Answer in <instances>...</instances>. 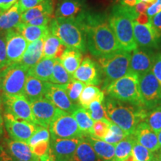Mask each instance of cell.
<instances>
[{"label":"cell","instance_id":"cell-1","mask_svg":"<svg viewBox=\"0 0 161 161\" xmlns=\"http://www.w3.org/2000/svg\"><path fill=\"white\" fill-rule=\"evenodd\" d=\"M77 21L85 32L86 48L92 55L98 58L122 50L106 15L86 11Z\"/></svg>","mask_w":161,"mask_h":161},{"label":"cell","instance_id":"cell-2","mask_svg":"<svg viewBox=\"0 0 161 161\" xmlns=\"http://www.w3.org/2000/svg\"><path fill=\"white\" fill-rule=\"evenodd\" d=\"M138 13L134 7L117 4L112 8L108 16V22L121 49L126 52L134 51L138 47L134 34V22Z\"/></svg>","mask_w":161,"mask_h":161},{"label":"cell","instance_id":"cell-3","mask_svg":"<svg viewBox=\"0 0 161 161\" xmlns=\"http://www.w3.org/2000/svg\"><path fill=\"white\" fill-rule=\"evenodd\" d=\"M104 104L108 119L122 128L128 135L134 134L136 126L144 122L148 114L143 108L110 96L104 98Z\"/></svg>","mask_w":161,"mask_h":161},{"label":"cell","instance_id":"cell-4","mask_svg":"<svg viewBox=\"0 0 161 161\" xmlns=\"http://www.w3.org/2000/svg\"><path fill=\"white\" fill-rule=\"evenodd\" d=\"M49 31L67 48L86 52V40L83 28L78 21L53 17L49 24Z\"/></svg>","mask_w":161,"mask_h":161},{"label":"cell","instance_id":"cell-5","mask_svg":"<svg viewBox=\"0 0 161 161\" xmlns=\"http://www.w3.org/2000/svg\"><path fill=\"white\" fill-rule=\"evenodd\" d=\"M139 78L140 76L135 72L129 71L109 84L104 92L115 99L143 108L139 90Z\"/></svg>","mask_w":161,"mask_h":161},{"label":"cell","instance_id":"cell-6","mask_svg":"<svg viewBox=\"0 0 161 161\" xmlns=\"http://www.w3.org/2000/svg\"><path fill=\"white\" fill-rule=\"evenodd\" d=\"M130 52L120 50L111 55L98 58L103 77V90L110 84L129 72Z\"/></svg>","mask_w":161,"mask_h":161},{"label":"cell","instance_id":"cell-7","mask_svg":"<svg viewBox=\"0 0 161 161\" xmlns=\"http://www.w3.org/2000/svg\"><path fill=\"white\" fill-rule=\"evenodd\" d=\"M29 68L20 63L5 66L1 70L2 94L8 96H24Z\"/></svg>","mask_w":161,"mask_h":161},{"label":"cell","instance_id":"cell-8","mask_svg":"<svg viewBox=\"0 0 161 161\" xmlns=\"http://www.w3.org/2000/svg\"><path fill=\"white\" fill-rule=\"evenodd\" d=\"M50 139L82 138L84 134L69 113L59 109L49 126Z\"/></svg>","mask_w":161,"mask_h":161},{"label":"cell","instance_id":"cell-9","mask_svg":"<svg viewBox=\"0 0 161 161\" xmlns=\"http://www.w3.org/2000/svg\"><path fill=\"white\" fill-rule=\"evenodd\" d=\"M139 90L145 109H153L161 104V84L151 70L140 76Z\"/></svg>","mask_w":161,"mask_h":161},{"label":"cell","instance_id":"cell-10","mask_svg":"<svg viewBox=\"0 0 161 161\" xmlns=\"http://www.w3.org/2000/svg\"><path fill=\"white\" fill-rule=\"evenodd\" d=\"M4 112L11 114L15 119L37 125L29 101L25 96H8L2 94Z\"/></svg>","mask_w":161,"mask_h":161},{"label":"cell","instance_id":"cell-11","mask_svg":"<svg viewBox=\"0 0 161 161\" xmlns=\"http://www.w3.org/2000/svg\"><path fill=\"white\" fill-rule=\"evenodd\" d=\"M4 125L11 140L28 143L37 129V125L17 119L11 114L4 112Z\"/></svg>","mask_w":161,"mask_h":161},{"label":"cell","instance_id":"cell-12","mask_svg":"<svg viewBox=\"0 0 161 161\" xmlns=\"http://www.w3.org/2000/svg\"><path fill=\"white\" fill-rule=\"evenodd\" d=\"M134 34L138 47L152 50L159 49L161 46V32L149 23L139 24L134 22Z\"/></svg>","mask_w":161,"mask_h":161},{"label":"cell","instance_id":"cell-13","mask_svg":"<svg viewBox=\"0 0 161 161\" xmlns=\"http://www.w3.org/2000/svg\"><path fill=\"white\" fill-rule=\"evenodd\" d=\"M102 78L99 64L88 56L83 58L80 66L72 75V78L83 82L86 85H100Z\"/></svg>","mask_w":161,"mask_h":161},{"label":"cell","instance_id":"cell-14","mask_svg":"<svg viewBox=\"0 0 161 161\" xmlns=\"http://www.w3.org/2000/svg\"><path fill=\"white\" fill-rule=\"evenodd\" d=\"M6 52L8 65L19 63L27 49L29 43L16 29L5 33Z\"/></svg>","mask_w":161,"mask_h":161},{"label":"cell","instance_id":"cell-15","mask_svg":"<svg viewBox=\"0 0 161 161\" xmlns=\"http://www.w3.org/2000/svg\"><path fill=\"white\" fill-rule=\"evenodd\" d=\"M37 125L47 128L59 110L51 101L43 97L30 102Z\"/></svg>","mask_w":161,"mask_h":161},{"label":"cell","instance_id":"cell-16","mask_svg":"<svg viewBox=\"0 0 161 161\" xmlns=\"http://www.w3.org/2000/svg\"><path fill=\"white\" fill-rule=\"evenodd\" d=\"M44 97L49 99L59 109L72 114V113L79 106L72 103L66 93L65 84H52L48 81Z\"/></svg>","mask_w":161,"mask_h":161},{"label":"cell","instance_id":"cell-17","mask_svg":"<svg viewBox=\"0 0 161 161\" xmlns=\"http://www.w3.org/2000/svg\"><path fill=\"white\" fill-rule=\"evenodd\" d=\"M82 138L50 139V149L56 161H73Z\"/></svg>","mask_w":161,"mask_h":161},{"label":"cell","instance_id":"cell-18","mask_svg":"<svg viewBox=\"0 0 161 161\" xmlns=\"http://www.w3.org/2000/svg\"><path fill=\"white\" fill-rule=\"evenodd\" d=\"M86 11V0H59L54 17L77 21Z\"/></svg>","mask_w":161,"mask_h":161},{"label":"cell","instance_id":"cell-19","mask_svg":"<svg viewBox=\"0 0 161 161\" xmlns=\"http://www.w3.org/2000/svg\"><path fill=\"white\" fill-rule=\"evenodd\" d=\"M0 149L11 158L20 161H35L38 158L33 154L26 142L5 139L0 145Z\"/></svg>","mask_w":161,"mask_h":161},{"label":"cell","instance_id":"cell-20","mask_svg":"<svg viewBox=\"0 0 161 161\" xmlns=\"http://www.w3.org/2000/svg\"><path fill=\"white\" fill-rule=\"evenodd\" d=\"M154 55L152 50L137 47L130 55L129 71L135 72L139 76L151 70Z\"/></svg>","mask_w":161,"mask_h":161},{"label":"cell","instance_id":"cell-21","mask_svg":"<svg viewBox=\"0 0 161 161\" xmlns=\"http://www.w3.org/2000/svg\"><path fill=\"white\" fill-rule=\"evenodd\" d=\"M134 134L137 142L152 152H158L160 148L158 134L154 132L145 121L136 126Z\"/></svg>","mask_w":161,"mask_h":161},{"label":"cell","instance_id":"cell-22","mask_svg":"<svg viewBox=\"0 0 161 161\" xmlns=\"http://www.w3.org/2000/svg\"><path fill=\"white\" fill-rule=\"evenodd\" d=\"M18 2L7 11L0 12V31L3 33L15 29L21 23L23 12L20 10Z\"/></svg>","mask_w":161,"mask_h":161},{"label":"cell","instance_id":"cell-23","mask_svg":"<svg viewBox=\"0 0 161 161\" xmlns=\"http://www.w3.org/2000/svg\"><path fill=\"white\" fill-rule=\"evenodd\" d=\"M43 44L44 38L29 43L19 63L29 69L36 65L43 58Z\"/></svg>","mask_w":161,"mask_h":161},{"label":"cell","instance_id":"cell-24","mask_svg":"<svg viewBox=\"0 0 161 161\" xmlns=\"http://www.w3.org/2000/svg\"><path fill=\"white\" fill-rule=\"evenodd\" d=\"M55 1L54 0H43L35 7L24 11L21 16V23H27L30 20L42 16H52L55 12Z\"/></svg>","mask_w":161,"mask_h":161},{"label":"cell","instance_id":"cell-25","mask_svg":"<svg viewBox=\"0 0 161 161\" xmlns=\"http://www.w3.org/2000/svg\"><path fill=\"white\" fill-rule=\"evenodd\" d=\"M95 151L102 161H114L115 155V146L105 142L103 140L95 138L91 135L84 136Z\"/></svg>","mask_w":161,"mask_h":161},{"label":"cell","instance_id":"cell-26","mask_svg":"<svg viewBox=\"0 0 161 161\" xmlns=\"http://www.w3.org/2000/svg\"><path fill=\"white\" fill-rule=\"evenodd\" d=\"M47 82L37 79L31 75H28L24 90V96L29 102L44 97Z\"/></svg>","mask_w":161,"mask_h":161},{"label":"cell","instance_id":"cell-27","mask_svg":"<svg viewBox=\"0 0 161 161\" xmlns=\"http://www.w3.org/2000/svg\"><path fill=\"white\" fill-rule=\"evenodd\" d=\"M66 48L67 47L62 43L56 36L52 35L49 31L44 38L43 58L60 59Z\"/></svg>","mask_w":161,"mask_h":161},{"label":"cell","instance_id":"cell-28","mask_svg":"<svg viewBox=\"0 0 161 161\" xmlns=\"http://www.w3.org/2000/svg\"><path fill=\"white\" fill-rule=\"evenodd\" d=\"M15 29L21 34L29 43L45 38L49 33V25L35 26L20 23Z\"/></svg>","mask_w":161,"mask_h":161},{"label":"cell","instance_id":"cell-29","mask_svg":"<svg viewBox=\"0 0 161 161\" xmlns=\"http://www.w3.org/2000/svg\"><path fill=\"white\" fill-rule=\"evenodd\" d=\"M55 58H42L38 63L29 69V75L43 81H49L53 72Z\"/></svg>","mask_w":161,"mask_h":161},{"label":"cell","instance_id":"cell-30","mask_svg":"<svg viewBox=\"0 0 161 161\" xmlns=\"http://www.w3.org/2000/svg\"><path fill=\"white\" fill-rule=\"evenodd\" d=\"M83 57L81 52L72 48H66L60 58L62 65L72 76L80 66Z\"/></svg>","mask_w":161,"mask_h":161},{"label":"cell","instance_id":"cell-31","mask_svg":"<svg viewBox=\"0 0 161 161\" xmlns=\"http://www.w3.org/2000/svg\"><path fill=\"white\" fill-rule=\"evenodd\" d=\"M72 115L75 118L80 130L84 134V136L91 135L94 120L91 118L86 110L79 105L72 113Z\"/></svg>","mask_w":161,"mask_h":161},{"label":"cell","instance_id":"cell-32","mask_svg":"<svg viewBox=\"0 0 161 161\" xmlns=\"http://www.w3.org/2000/svg\"><path fill=\"white\" fill-rule=\"evenodd\" d=\"M137 142L134 134H129L115 146L114 161H124L132 153L133 147Z\"/></svg>","mask_w":161,"mask_h":161},{"label":"cell","instance_id":"cell-33","mask_svg":"<svg viewBox=\"0 0 161 161\" xmlns=\"http://www.w3.org/2000/svg\"><path fill=\"white\" fill-rule=\"evenodd\" d=\"M97 99L104 100V92L97 86L86 85L80 93L78 104L86 109L91 102Z\"/></svg>","mask_w":161,"mask_h":161},{"label":"cell","instance_id":"cell-34","mask_svg":"<svg viewBox=\"0 0 161 161\" xmlns=\"http://www.w3.org/2000/svg\"><path fill=\"white\" fill-rule=\"evenodd\" d=\"M73 161H102L85 137H82L74 155Z\"/></svg>","mask_w":161,"mask_h":161},{"label":"cell","instance_id":"cell-35","mask_svg":"<svg viewBox=\"0 0 161 161\" xmlns=\"http://www.w3.org/2000/svg\"><path fill=\"white\" fill-rule=\"evenodd\" d=\"M72 79V76L64 67L60 59H55L53 72L49 82L52 84L64 85L69 83Z\"/></svg>","mask_w":161,"mask_h":161},{"label":"cell","instance_id":"cell-36","mask_svg":"<svg viewBox=\"0 0 161 161\" xmlns=\"http://www.w3.org/2000/svg\"><path fill=\"white\" fill-rule=\"evenodd\" d=\"M104 100L97 99L93 101L86 108V111L94 121L101 119H108L104 104Z\"/></svg>","mask_w":161,"mask_h":161},{"label":"cell","instance_id":"cell-37","mask_svg":"<svg viewBox=\"0 0 161 161\" xmlns=\"http://www.w3.org/2000/svg\"><path fill=\"white\" fill-rule=\"evenodd\" d=\"M85 86V84L78 80L74 79V78H72L69 83L65 84L66 93H67L69 99L71 100L72 103L79 104H78V100H79L80 95Z\"/></svg>","mask_w":161,"mask_h":161},{"label":"cell","instance_id":"cell-38","mask_svg":"<svg viewBox=\"0 0 161 161\" xmlns=\"http://www.w3.org/2000/svg\"><path fill=\"white\" fill-rule=\"evenodd\" d=\"M145 122L158 134L161 130V104L148 112Z\"/></svg>","mask_w":161,"mask_h":161},{"label":"cell","instance_id":"cell-39","mask_svg":"<svg viewBox=\"0 0 161 161\" xmlns=\"http://www.w3.org/2000/svg\"><path fill=\"white\" fill-rule=\"evenodd\" d=\"M112 122L108 119H101L94 122L91 136L99 140H104L109 132Z\"/></svg>","mask_w":161,"mask_h":161},{"label":"cell","instance_id":"cell-40","mask_svg":"<svg viewBox=\"0 0 161 161\" xmlns=\"http://www.w3.org/2000/svg\"><path fill=\"white\" fill-rule=\"evenodd\" d=\"M127 136H128V134L122 128L112 122L109 132L108 133V134L103 140L108 142V143L116 146L120 141L124 140Z\"/></svg>","mask_w":161,"mask_h":161},{"label":"cell","instance_id":"cell-41","mask_svg":"<svg viewBox=\"0 0 161 161\" xmlns=\"http://www.w3.org/2000/svg\"><path fill=\"white\" fill-rule=\"evenodd\" d=\"M131 154L136 161H152L154 153L136 142L133 147Z\"/></svg>","mask_w":161,"mask_h":161},{"label":"cell","instance_id":"cell-42","mask_svg":"<svg viewBox=\"0 0 161 161\" xmlns=\"http://www.w3.org/2000/svg\"><path fill=\"white\" fill-rule=\"evenodd\" d=\"M43 140H50L49 130H48L47 128L37 125V129L33 134V135L31 136V137L30 138L28 144L29 145L30 147H31L37 144V142Z\"/></svg>","mask_w":161,"mask_h":161},{"label":"cell","instance_id":"cell-43","mask_svg":"<svg viewBox=\"0 0 161 161\" xmlns=\"http://www.w3.org/2000/svg\"><path fill=\"white\" fill-rule=\"evenodd\" d=\"M8 66L6 52L5 33H0V70Z\"/></svg>","mask_w":161,"mask_h":161},{"label":"cell","instance_id":"cell-44","mask_svg":"<svg viewBox=\"0 0 161 161\" xmlns=\"http://www.w3.org/2000/svg\"><path fill=\"white\" fill-rule=\"evenodd\" d=\"M32 153L38 158L44 155L50 148V140H43L30 147Z\"/></svg>","mask_w":161,"mask_h":161},{"label":"cell","instance_id":"cell-45","mask_svg":"<svg viewBox=\"0 0 161 161\" xmlns=\"http://www.w3.org/2000/svg\"><path fill=\"white\" fill-rule=\"evenodd\" d=\"M151 71L161 84V52L154 55L152 67Z\"/></svg>","mask_w":161,"mask_h":161},{"label":"cell","instance_id":"cell-46","mask_svg":"<svg viewBox=\"0 0 161 161\" xmlns=\"http://www.w3.org/2000/svg\"><path fill=\"white\" fill-rule=\"evenodd\" d=\"M53 17L52 16H42V17H39L37 18H35V19L30 20V21L28 22V25H35V26H46L49 25V24Z\"/></svg>","mask_w":161,"mask_h":161},{"label":"cell","instance_id":"cell-47","mask_svg":"<svg viewBox=\"0 0 161 161\" xmlns=\"http://www.w3.org/2000/svg\"><path fill=\"white\" fill-rule=\"evenodd\" d=\"M43 0H19V5L22 12L27 11L30 8L35 7L38 4H40Z\"/></svg>","mask_w":161,"mask_h":161},{"label":"cell","instance_id":"cell-48","mask_svg":"<svg viewBox=\"0 0 161 161\" xmlns=\"http://www.w3.org/2000/svg\"><path fill=\"white\" fill-rule=\"evenodd\" d=\"M161 11V0H156L154 3L149 5L147 9V15L151 19L152 18L158 14Z\"/></svg>","mask_w":161,"mask_h":161},{"label":"cell","instance_id":"cell-49","mask_svg":"<svg viewBox=\"0 0 161 161\" xmlns=\"http://www.w3.org/2000/svg\"><path fill=\"white\" fill-rule=\"evenodd\" d=\"M19 0H0V12H4L15 5Z\"/></svg>","mask_w":161,"mask_h":161},{"label":"cell","instance_id":"cell-50","mask_svg":"<svg viewBox=\"0 0 161 161\" xmlns=\"http://www.w3.org/2000/svg\"><path fill=\"white\" fill-rule=\"evenodd\" d=\"M150 23L161 32V11L150 19Z\"/></svg>","mask_w":161,"mask_h":161},{"label":"cell","instance_id":"cell-51","mask_svg":"<svg viewBox=\"0 0 161 161\" xmlns=\"http://www.w3.org/2000/svg\"><path fill=\"white\" fill-rule=\"evenodd\" d=\"M149 5H151L150 4L144 3V2H138L136 4V5L134 6V8H135V11L138 14L145 13V12L147 11V9L149 7Z\"/></svg>","mask_w":161,"mask_h":161},{"label":"cell","instance_id":"cell-52","mask_svg":"<svg viewBox=\"0 0 161 161\" xmlns=\"http://www.w3.org/2000/svg\"><path fill=\"white\" fill-rule=\"evenodd\" d=\"M135 21L139 24L145 25V24H148L150 23V19L146 14L140 13V14H138V15L136 18Z\"/></svg>","mask_w":161,"mask_h":161},{"label":"cell","instance_id":"cell-53","mask_svg":"<svg viewBox=\"0 0 161 161\" xmlns=\"http://www.w3.org/2000/svg\"><path fill=\"white\" fill-rule=\"evenodd\" d=\"M39 158H40V161H56L50 148L49 150L45 154H44V155L40 157Z\"/></svg>","mask_w":161,"mask_h":161},{"label":"cell","instance_id":"cell-54","mask_svg":"<svg viewBox=\"0 0 161 161\" xmlns=\"http://www.w3.org/2000/svg\"><path fill=\"white\" fill-rule=\"evenodd\" d=\"M3 100L0 96V135L3 134V126H4V117L3 114Z\"/></svg>","mask_w":161,"mask_h":161},{"label":"cell","instance_id":"cell-55","mask_svg":"<svg viewBox=\"0 0 161 161\" xmlns=\"http://www.w3.org/2000/svg\"><path fill=\"white\" fill-rule=\"evenodd\" d=\"M120 3L128 7H134L137 3V0H120Z\"/></svg>","mask_w":161,"mask_h":161},{"label":"cell","instance_id":"cell-56","mask_svg":"<svg viewBox=\"0 0 161 161\" xmlns=\"http://www.w3.org/2000/svg\"><path fill=\"white\" fill-rule=\"evenodd\" d=\"M154 155L156 156V158H158V161H161V148L158 151V152H154Z\"/></svg>","mask_w":161,"mask_h":161},{"label":"cell","instance_id":"cell-57","mask_svg":"<svg viewBox=\"0 0 161 161\" xmlns=\"http://www.w3.org/2000/svg\"><path fill=\"white\" fill-rule=\"evenodd\" d=\"M156 0H137V3L138 2H144V3H148L150 4V5H152L155 2Z\"/></svg>","mask_w":161,"mask_h":161},{"label":"cell","instance_id":"cell-58","mask_svg":"<svg viewBox=\"0 0 161 161\" xmlns=\"http://www.w3.org/2000/svg\"><path fill=\"white\" fill-rule=\"evenodd\" d=\"M2 70V69H1ZM1 70H0V96L2 95V75H1Z\"/></svg>","mask_w":161,"mask_h":161},{"label":"cell","instance_id":"cell-59","mask_svg":"<svg viewBox=\"0 0 161 161\" xmlns=\"http://www.w3.org/2000/svg\"><path fill=\"white\" fill-rule=\"evenodd\" d=\"M158 140H159V143H160V148H161V130L158 133Z\"/></svg>","mask_w":161,"mask_h":161},{"label":"cell","instance_id":"cell-60","mask_svg":"<svg viewBox=\"0 0 161 161\" xmlns=\"http://www.w3.org/2000/svg\"><path fill=\"white\" fill-rule=\"evenodd\" d=\"M152 161H158V158H156V156L154 155V158H153V159H152Z\"/></svg>","mask_w":161,"mask_h":161},{"label":"cell","instance_id":"cell-61","mask_svg":"<svg viewBox=\"0 0 161 161\" xmlns=\"http://www.w3.org/2000/svg\"><path fill=\"white\" fill-rule=\"evenodd\" d=\"M35 161H40V158H37V160H35Z\"/></svg>","mask_w":161,"mask_h":161},{"label":"cell","instance_id":"cell-62","mask_svg":"<svg viewBox=\"0 0 161 161\" xmlns=\"http://www.w3.org/2000/svg\"><path fill=\"white\" fill-rule=\"evenodd\" d=\"M134 161H136V160H135V159H134Z\"/></svg>","mask_w":161,"mask_h":161},{"label":"cell","instance_id":"cell-63","mask_svg":"<svg viewBox=\"0 0 161 161\" xmlns=\"http://www.w3.org/2000/svg\"><path fill=\"white\" fill-rule=\"evenodd\" d=\"M0 33H1V31H0Z\"/></svg>","mask_w":161,"mask_h":161}]
</instances>
